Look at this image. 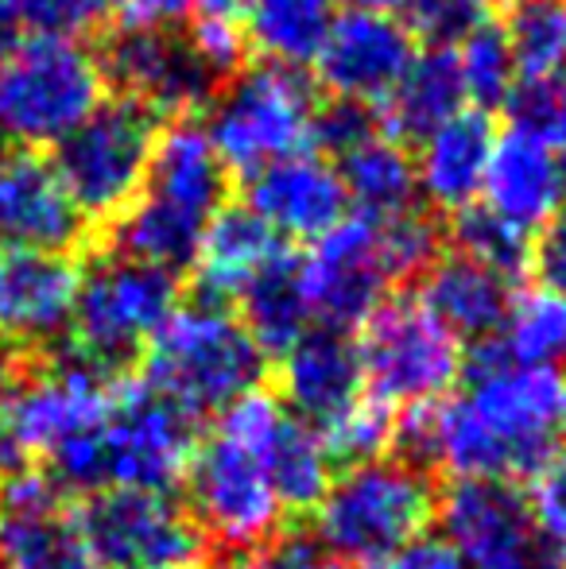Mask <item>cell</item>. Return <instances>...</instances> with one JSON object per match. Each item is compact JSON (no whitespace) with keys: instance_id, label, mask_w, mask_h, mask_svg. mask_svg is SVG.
<instances>
[{"instance_id":"cell-43","label":"cell","mask_w":566,"mask_h":569,"mask_svg":"<svg viewBox=\"0 0 566 569\" xmlns=\"http://www.w3.org/2000/svg\"><path fill=\"white\" fill-rule=\"evenodd\" d=\"M373 132H380V120L369 106H354V101H330L315 113V132H310V148H326L334 159L341 151L357 148L361 140H369Z\"/></svg>"},{"instance_id":"cell-23","label":"cell","mask_w":566,"mask_h":569,"mask_svg":"<svg viewBox=\"0 0 566 569\" xmlns=\"http://www.w3.org/2000/svg\"><path fill=\"white\" fill-rule=\"evenodd\" d=\"M226 182L229 167L221 163L206 124L182 117L171 120L163 132H156L148 182H143L148 194L179 206L182 213L210 221L226 202Z\"/></svg>"},{"instance_id":"cell-26","label":"cell","mask_w":566,"mask_h":569,"mask_svg":"<svg viewBox=\"0 0 566 569\" xmlns=\"http://www.w3.org/2000/svg\"><path fill=\"white\" fill-rule=\"evenodd\" d=\"M346 202L361 210V218H396L416 202V159L404 140L388 136L385 128L361 140L357 148L334 159Z\"/></svg>"},{"instance_id":"cell-5","label":"cell","mask_w":566,"mask_h":569,"mask_svg":"<svg viewBox=\"0 0 566 569\" xmlns=\"http://www.w3.org/2000/svg\"><path fill=\"white\" fill-rule=\"evenodd\" d=\"M268 372V352L252 341L237 310L226 302L198 299L175 307L159 333L143 349L140 383L159 399L179 407L187 419H218L237 399L260 391Z\"/></svg>"},{"instance_id":"cell-28","label":"cell","mask_w":566,"mask_h":569,"mask_svg":"<svg viewBox=\"0 0 566 569\" xmlns=\"http://www.w3.org/2000/svg\"><path fill=\"white\" fill-rule=\"evenodd\" d=\"M334 20L338 0H245L241 8V31L249 47H257L265 62L287 70L315 62Z\"/></svg>"},{"instance_id":"cell-33","label":"cell","mask_w":566,"mask_h":569,"mask_svg":"<svg viewBox=\"0 0 566 569\" xmlns=\"http://www.w3.org/2000/svg\"><path fill=\"white\" fill-rule=\"evenodd\" d=\"M497 352L513 365L559 372V365H566V295L547 287L513 295L497 333Z\"/></svg>"},{"instance_id":"cell-31","label":"cell","mask_w":566,"mask_h":569,"mask_svg":"<svg viewBox=\"0 0 566 569\" xmlns=\"http://www.w3.org/2000/svg\"><path fill=\"white\" fill-rule=\"evenodd\" d=\"M0 569H101L62 508L0 511Z\"/></svg>"},{"instance_id":"cell-37","label":"cell","mask_w":566,"mask_h":569,"mask_svg":"<svg viewBox=\"0 0 566 569\" xmlns=\"http://www.w3.org/2000/svg\"><path fill=\"white\" fill-rule=\"evenodd\" d=\"M396 430H400V415L393 407L377 403L373 396H361L338 419L318 427V435H322L334 465L338 461L357 465V461H373V457H388V450L396 446Z\"/></svg>"},{"instance_id":"cell-46","label":"cell","mask_w":566,"mask_h":569,"mask_svg":"<svg viewBox=\"0 0 566 569\" xmlns=\"http://www.w3.org/2000/svg\"><path fill=\"white\" fill-rule=\"evenodd\" d=\"M380 569H466L458 550L443 539V535H419L408 547H400L393 558H385Z\"/></svg>"},{"instance_id":"cell-8","label":"cell","mask_w":566,"mask_h":569,"mask_svg":"<svg viewBox=\"0 0 566 569\" xmlns=\"http://www.w3.org/2000/svg\"><path fill=\"white\" fill-rule=\"evenodd\" d=\"M175 307H179V279L171 271L129 260L121 252L101 256L78 276V299L67 330L75 338L70 352L113 376L148 349Z\"/></svg>"},{"instance_id":"cell-17","label":"cell","mask_w":566,"mask_h":569,"mask_svg":"<svg viewBox=\"0 0 566 569\" xmlns=\"http://www.w3.org/2000/svg\"><path fill=\"white\" fill-rule=\"evenodd\" d=\"M241 206L257 221H265L276 240H302V244H315L334 226H341L349 210L338 167L315 148L295 151L249 174Z\"/></svg>"},{"instance_id":"cell-27","label":"cell","mask_w":566,"mask_h":569,"mask_svg":"<svg viewBox=\"0 0 566 569\" xmlns=\"http://www.w3.org/2000/svg\"><path fill=\"white\" fill-rule=\"evenodd\" d=\"M466 109V93H461V78L454 67L450 51L427 47L424 54H416L408 67V74L396 82V90L380 101V128L396 140L416 136L424 140L430 128L446 124L450 117H458Z\"/></svg>"},{"instance_id":"cell-6","label":"cell","mask_w":566,"mask_h":569,"mask_svg":"<svg viewBox=\"0 0 566 569\" xmlns=\"http://www.w3.org/2000/svg\"><path fill=\"white\" fill-rule=\"evenodd\" d=\"M315 547L365 569L393 558L435 519V492L419 465L404 457H373L334 472L315 503Z\"/></svg>"},{"instance_id":"cell-44","label":"cell","mask_w":566,"mask_h":569,"mask_svg":"<svg viewBox=\"0 0 566 569\" xmlns=\"http://www.w3.org/2000/svg\"><path fill=\"white\" fill-rule=\"evenodd\" d=\"M532 263L547 291L566 295V206L539 229V240L532 244Z\"/></svg>"},{"instance_id":"cell-49","label":"cell","mask_w":566,"mask_h":569,"mask_svg":"<svg viewBox=\"0 0 566 569\" xmlns=\"http://www.w3.org/2000/svg\"><path fill=\"white\" fill-rule=\"evenodd\" d=\"M346 4V12H385V16H396V8H408L411 0H338Z\"/></svg>"},{"instance_id":"cell-10","label":"cell","mask_w":566,"mask_h":569,"mask_svg":"<svg viewBox=\"0 0 566 569\" xmlns=\"http://www.w3.org/2000/svg\"><path fill=\"white\" fill-rule=\"evenodd\" d=\"M354 341L365 396L393 411L408 415L443 403L466 376L461 341L446 333L419 299H388Z\"/></svg>"},{"instance_id":"cell-20","label":"cell","mask_w":566,"mask_h":569,"mask_svg":"<svg viewBox=\"0 0 566 569\" xmlns=\"http://www.w3.org/2000/svg\"><path fill=\"white\" fill-rule=\"evenodd\" d=\"M280 357V403L315 430L365 396L357 341L346 330L310 326Z\"/></svg>"},{"instance_id":"cell-12","label":"cell","mask_w":566,"mask_h":569,"mask_svg":"<svg viewBox=\"0 0 566 569\" xmlns=\"http://www.w3.org/2000/svg\"><path fill=\"white\" fill-rule=\"evenodd\" d=\"M75 527L101 569H195L206 539L171 492H98Z\"/></svg>"},{"instance_id":"cell-30","label":"cell","mask_w":566,"mask_h":569,"mask_svg":"<svg viewBox=\"0 0 566 569\" xmlns=\"http://www.w3.org/2000/svg\"><path fill=\"white\" fill-rule=\"evenodd\" d=\"M237 318H241L245 330L252 333V341L268 357L272 352H287L315 326L307 299H302L299 260L287 248L237 295Z\"/></svg>"},{"instance_id":"cell-50","label":"cell","mask_w":566,"mask_h":569,"mask_svg":"<svg viewBox=\"0 0 566 569\" xmlns=\"http://www.w3.org/2000/svg\"><path fill=\"white\" fill-rule=\"evenodd\" d=\"M16 36H20V31H16L12 16L4 12V4H0V62H4L8 54H12V47H16Z\"/></svg>"},{"instance_id":"cell-34","label":"cell","mask_w":566,"mask_h":569,"mask_svg":"<svg viewBox=\"0 0 566 569\" xmlns=\"http://www.w3.org/2000/svg\"><path fill=\"white\" fill-rule=\"evenodd\" d=\"M500 36L520 78L566 74V0H508Z\"/></svg>"},{"instance_id":"cell-4","label":"cell","mask_w":566,"mask_h":569,"mask_svg":"<svg viewBox=\"0 0 566 569\" xmlns=\"http://www.w3.org/2000/svg\"><path fill=\"white\" fill-rule=\"evenodd\" d=\"M438 260V232L424 213L346 218L299 260L302 299L326 330L365 326L388 302V291Z\"/></svg>"},{"instance_id":"cell-42","label":"cell","mask_w":566,"mask_h":569,"mask_svg":"<svg viewBox=\"0 0 566 569\" xmlns=\"http://www.w3.org/2000/svg\"><path fill=\"white\" fill-rule=\"evenodd\" d=\"M190 51L198 54L206 70L214 78H234L237 70H245V51H249V39H245L241 23L237 20H206L198 16L195 28L187 31Z\"/></svg>"},{"instance_id":"cell-39","label":"cell","mask_w":566,"mask_h":569,"mask_svg":"<svg viewBox=\"0 0 566 569\" xmlns=\"http://www.w3.org/2000/svg\"><path fill=\"white\" fill-rule=\"evenodd\" d=\"M12 16L16 31H31V39H70L98 31L113 16L117 0H0Z\"/></svg>"},{"instance_id":"cell-11","label":"cell","mask_w":566,"mask_h":569,"mask_svg":"<svg viewBox=\"0 0 566 569\" xmlns=\"http://www.w3.org/2000/svg\"><path fill=\"white\" fill-rule=\"evenodd\" d=\"M156 148V117L132 101H101L67 140L54 148L67 194L82 218H121L143 194Z\"/></svg>"},{"instance_id":"cell-13","label":"cell","mask_w":566,"mask_h":569,"mask_svg":"<svg viewBox=\"0 0 566 569\" xmlns=\"http://www.w3.org/2000/svg\"><path fill=\"white\" fill-rule=\"evenodd\" d=\"M113 388V376L67 352L39 372H16L8 396L0 399V430L28 457H51L106 422Z\"/></svg>"},{"instance_id":"cell-15","label":"cell","mask_w":566,"mask_h":569,"mask_svg":"<svg viewBox=\"0 0 566 569\" xmlns=\"http://www.w3.org/2000/svg\"><path fill=\"white\" fill-rule=\"evenodd\" d=\"M98 62L101 74L121 90V98L148 109L151 117L163 113L182 120L218 93V78L198 62L187 36H175V31L121 28Z\"/></svg>"},{"instance_id":"cell-24","label":"cell","mask_w":566,"mask_h":569,"mask_svg":"<svg viewBox=\"0 0 566 569\" xmlns=\"http://www.w3.org/2000/svg\"><path fill=\"white\" fill-rule=\"evenodd\" d=\"M513 295V283L500 279L497 271L481 268L466 256H446L424 271L419 302L458 341H489L500 333Z\"/></svg>"},{"instance_id":"cell-21","label":"cell","mask_w":566,"mask_h":569,"mask_svg":"<svg viewBox=\"0 0 566 569\" xmlns=\"http://www.w3.org/2000/svg\"><path fill=\"white\" fill-rule=\"evenodd\" d=\"M493 148H497L493 120L477 109H461L458 117L430 128L419 140V151L411 156L416 159V190L435 210H469L481 198Z\"/></svg>"},{"instance_id":"cell-48","label":"cell","mask_w":566,"mask_h":569,"mask_svg":"<svg viewBox=\"0 0 566 569\" xmlns=\"http://www.w3.org/2000/svg\"><path fill=\"white\" fill-rule=\"evenodd\" d=\"M190 4H195V12L206 16V20H237L245 0H190Z\"/></svg>"},{"instance_id":"cell-3","label":"cell","mask_w":566,"mask_h":569,"mask_svg":"<svg viewBox=\"0 0 566 569\" xmlns=\"http://www.w3.org/2000/svg\"><path fill=\"white\" fill-rule=\"evenodd\" d=\"M195 446L179 407L140 380H117L106 422L43 461L59 492H171L187 477Z\"/></svg>"},{"instance_id":"cell-51","label":"cell","mask_w":566,"mask_h":569,"mask_svg":"<svg viewBox=\"0 0 566 569\" xmlns=\"http://www.w3.org/2000/svg\"><path fill=\"white\" fill-rule=\"evenodd\" d=\"M210 569H257L249 562V558H241V555H226V558H218Z\"/></svg>"},{"instance_id":"cell-40","label":"cell","mask_w":566,"mask_h":569,"mask_svg":"<svg viewBox=\"0 0 566 569\" xmlns=\"http://www.w3.org/2000/svg\"><path fill=\"white\" fill-rule=\"evenodd\" d=\"M411 36H424L438 51H454L466 36L489 23L493 0H411Z\"/></svg>"},{"instance_id":"cell-36","label":"cell","mask_w":566,"mask_h":569,"mask_svg":"<svg viewBox=\"0 0 566 569\" xmlns=\"http://www.w3.org/2000/svg\"><path fill=\"white\" fill-rule=\"evenodd\" d=\"M454 244H458V256L497 271V276L508 279V283L532 263L528 232L508 226L505 218L485 210L481 202H474L469 210H461L458 218H454Z\"/></svg>"},{"instance_id":"cell-47","label":"cell","mask_w":566,"mask_h":569,"mask_svg":"<svg viewBox=\"0 0 566 569\" xmlns=\"http://www.w3.org/2000/svg\"><path fill=\"white\" fill-rule=\"evenodd\" d=\"M257 569H357V566L326 555V550L315 547L310 539H287L280 547H272V555H268Z\"/></svg>"},{"instance_id":"cell-7","label":"cell","mask_w":566,"mask_h":569,"mask_svg":"<svg viewBox=\"0 0 566 569\" xmlns=\"http://www.w3.org/2000/svg\"><path fill=\"white\" fill-rule=\"evenodd\" d=\"M106 93L98 54L70 39H23L0 62V143L59 148Z\"/></svg>"},{"instance_id":"cell-35","label":"cell","mask_w":566,"mask_h":569,"mask_svg":"<svg viewBox=\"0 0 566 569\" xmlns=\"http://www.w3.org/2000/svg\"><path fill=\"white\" fill-rule=\"evenodd\" d=\"M450 54L461 78V93H466V101H474L477 113H485L493 106H505L508 93L520 82L513 51H508L505 36H500V23L493 20L485 28H477L474 36L461 39Z\"/></svg>"},{"instance_id":"cell-29","label":"cell","mask_w":566,"mask_h":569,"mask_svg":"<svg viewBox=\"0 0 566 569\" xmlns=\"http://www.w3.org/2000/svg\"><path fill=\"white\" fill-rule=\"evenodd\" d=\"M206 226L210 221L195 218V213H182L179 206L143 190L137 202L113 221V252L179 276L182 268L195 263Z\"/></svg>"},{"instance_id":"cell-41","label":"cell","mask_w":566,"mask_h":569,"mask_svg":"<svg viewBox=\"0 0 566 569\" xmlns=\"http://www.w3.org/2000/svg\"><path fill=\"white\" fill-rule=\"evenodd\" d=\"M524 503L544 542L555 550V562H566V453H552L532 472Z\"/></svg>"},{"instance_id":"cell-18","label":"cell","mask_w":566,"mask_h":569,"mask_svg":"<svg viewBox=\"0 0 566 569\" xmlns=\"http://www.w3.org/2000/svg\"><path fill=\"white\" fill-rule=\"evenodd\" d=\"M86 218L67 194L54 163L36 151L0 159V240L12 252L67 256L82 240Z\"/></svg>"},{"instance_id":"cell-2","label":"cell","mask_w":566,"mask_h":569,"mask_svg":"<svg viewBox=\"0 0 566 569\" xmlns=\"http://www.w3.org/2000/svg\"><path fill=\"white\" fill-rule=\"evenodd\" d=\"M284 415L280 396L252 391L214 419L206 442L195 446L187 469L190 519L214 542L241 555L276 539L284 523V503L268 472V430Z\"/></svg>"},{"instance_id":"cell-52","label":"cell","mask_w":566,"mask_h":569,"mask_svg":"<svg viewBox=\"0 0 566 569\" xmlns=\"http://www.w3.org/2000/svg\"><path fill=\"white\" fill-rule=\"evenodd\" d=\"M559 435L566 438V376H563V403H559Z\"/></svg>"},{"instance_id":"cell-32","label":"cell","mask_w":566,"mask_h":569,"mask_svg":"<svg viewBox=\"0 0 566 569\" xmlns=\"http://www.w3.org/2000/svg\"><path fill=\"white\" fill-rule=\"evenodd\" d=\"M268 472H272L276 496H280L284 511L315 508L322 500L326 485L334 480V457L326 450L322 435L310 422L295 419L284 407L276 427L268 430Z\"/></svg>"},{"instance_id":"cell-1","label":"cell","mask_w":566,"mask_h":569,"mask_svg":"<svg viewBox=\"0 0 566 569\" xmlns=\"http://www.w3.org/2000/svg\"><path fill=\"white\" fill-rule=\"evenodd\" d=\"M563 372L524 368L481 352L458 396L400 415L396 446L411 465H438L454 480L532 477L555 453Z\"/></svg>"},{"instance_id":"cell-45","label":"cell","mask_w":566,"mask_h":569,"mask_svg":"<svg viewBox=\"0 0 566 569\" xmlns=\"http://www.w3.org/2000/svg\"><path fill=\"white\" fill-rule=\"evenodd\" d=\"M113 12L129 31H175L187 20V12H195V4L190 0H117Z\"/></svg>"},{"instance_id":"cell-19","label":"cell","mask_w":566,"mask_h":569,"mask_svg":"<svg viewBox=\"0 0 566 569\" xmlns=\"http://www.w3.org/2000/svg\"><path fill=\"white\" fill-rule=\"evenodd\" d=\"M82 271L67 256H0V338L12 345H51L70 330Z\"/></svg>"},{"instance_id":"cell-14","label":"cell","mask_w":566,"mask_h":569,"mask_svg":"<svg viewBox=\"0 0 566 569\" xmlns=\"http://www.w3.org/2000/svg\"><path fill=\"white\" fill-rule=\"evenodd\" d=\"M443 539L466 569H559L524 492L500 480H454L438 503Z\"/></svg>"},{"instance_id":"cell-25","label":"cell","mask_w":566,"mask_h":569,"mask_svg":"<svg viewBox=\"0 0 566 569\" xmlns=\"http://www.w3.org/2000/svg\"><path fill=\"white\" fill-rule=\"evenodd\" d=\"M280 252L284 240H276L265 221L252 218L245 206H221L210 218V226H206L195 256L206 299H237Z\"/></svg>"},{"instance_id":"cell-38","label":"cell","mask_w":566,"mask_h":569,"mask_svg":"<svg viewBox=\"0 0 566 569\" xmlns=\"http://www.w3.org/2000/svg\"><path fill=\"white\" fill-rule=\"evenodd\" d=\"M505 106L516 136L566 159V74L520 78Z\"/></svg>"},{"instance_id":"cell-22","label":"cell","mask_w":566,"mask_h":569,"mask_svg":"<svg viewBox=\"0 0 566 569\" xmlns=\"http://www.w3.org/2000/svg\"><path fill=\"white\" fill-rule=\"evenodd\" d=\"M481 206L524 232L544 229L566 206V159L508 132L493 148Z\"/></svg>"},{"instance_id":"cell-9","label":"cell","mask_w":566,"mask_h":569,"mask_svg":"<svg viewBox=\"0 0 566 569\" xmlns=\"http://www.w3.org/2000/svg\"><path fill=\"white\" fill-rule=\"evenodd\" d=\"M315 113V90L302 70L260 62L218 86L206 132L229 171L257 174L260 167L310 148Z\"/></svg>"},{"instance_id":"cell-16","label":"cell","mask_w":566,"mask_h":569,"mask_svg":"<svg viewBox=\"0 0 566 569\" xmlns=\"http://www.w3.org/2000/svg\"><path fill=\"white\" fill-rule=\"evenodd\" d=\"M416 54V36L400 16L338 12L330 36L315 54V70L334 101L380 106L408 74Z\"/></svg>"}]
</instances>
